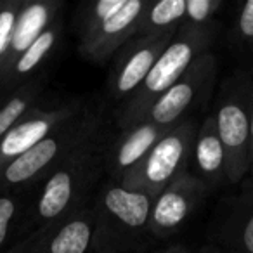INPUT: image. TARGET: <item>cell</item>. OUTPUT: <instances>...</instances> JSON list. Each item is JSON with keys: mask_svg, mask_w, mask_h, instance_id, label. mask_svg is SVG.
I'll return each instance as SVG.
<instances>
[{"mask_svg": "<svg viewBox=\"0 0 253 253\" xmlns=\"http://www.w3.org/2000/svg\"><path fill=\"white\" fill-rule=\"evenodd\" d=\"M109 135L104 134L57 167L39 184L23 229L26 234L64 220L80 210L95 194L104 170V151Z\"/></svg>", "mask_w": 253, "mask_h": 253, "instance_id": "1", "label": "cell"}, {"mask_svg": "<svg viewBox=\"0 0 253 253\" xmlns=\"http://www.w3.org/2000/svg\"><path fill=\"white\" fill-rule=\"evenodd\" d=\"M155 196L106 179L94 194L92 253H139L153 241L149 231Z\"/></svg>", "mask_w": 253, "mask_h": 253, "instance_id": "2", "label": "cell"}, {"mask_svg": "<svg viewBox=\"0 0 253 253\" xmlns=\"http://www.w3.org/2000/svg\"><path fill=\"white\" fill-rule=\"evenodd\" d=\"M106 134L104 106L84 108L54 134L0 169V191H30L73 155Z\"/></svg>", "mask_w": 253, "mask_h": 253, "instance_id": "3", "label": "cell"}, {"mask_svg": "<svg viewBox=\"0 0 253 253\" xmlns=\"http://www.w3.org/2000/svg\"><path fill=\"white\" fill-rule=\"evenodd\" d=\"M218 28H220V23L213 26H203V28L182 26L158 57L142 87L126 102L116 106L115 122L118 128H125L142 122L156 99L162 97L172 85H175L203 54L210 52Z\"/></svg>", "mask_w": 253, "mask_h": 253, "instance_id": "4", "label": "cell"}, {"mask_svg": "<svg viewBox=\"0 0 253 253\" xmlns=\"http://www.w3.org/2000/svg\"><path fill=\"white\" fill-rule=\"evenodd\" d=\"M146 0H94L78 5L73 26L78 54L92 64H106L128 40L137 35Z\"/></svg>", "mask_w": 253, "mask_h": 253, "instance_id": "5", "label": "cell"}, {"mask_svg": "<svg viewBox=\"0 0 253 253\" xmlns=\"http://www.w3.org/2000/svg\"><path fill=\"white\" fill-rule=\"evenodd\" d=\"M252 66L238 68L220 82L213 118L225 149L229 184L245 180L252 165Z\"/></svg>", "mask_w": 253, "mask_h": 253, "instance_id": "6", "label": "cell"}, {"mask_svg": "<svg viewBox=\"0 0 253 253\" xmlns=\"http://www.w3.org/2000/svg\"><path fill=\"white\" fill-rule=\"evenodd\" d=\"M198 126L200 123L194 118H187L173 126L156 142L144 162L123 177L120 184L128 189L146 191L151 196H158L189 167Z\"/></svg>", "mask_w": 253, "mask_h": 253, "instance_id": "7", "label": "cell"}, {"mask_svg": "<svg viewBox=\"0 0 253 253\" xmlns=\"http://www.w3.org/2000/svg\"><path fill=\"white\" fill-rule=\"evenodd\" d=\"M218 73V59L213 52H207L184 73L175 85L149 108L146 118L163 126H177L193 111L203 108L215 88ZM144 118V120H146Z\"/></svg>", "mask_w": 253, "mask_h": 253, "instance_id": "8", "label": "cell"}, {"mask_svg": "<svg viewBox=\"0 0 253 253\" xmlns=\"http://www.w3.org/2000/svg\"><path fill=\"white\" fill-rule=\"evenodd\" d=\"M177 32L149 37H134L113 57L108 77V92L116 106L126 102L142 87L148 75Z\"/></svg>", "mask_w": 253, "mask_h": 253, "instance_id": "9", "label": "cell"}, {"mask_svg": "<svg viewBox=\"0 0 253 253\" xmlns=\"http://www.w3.org/2000/svg\"><path fill=\"white\" fill-rule=\"evenodd\" d=\"M208 193V187L186 170L158 196H155L149 220V231L155 241L172 238L194 213Z\"/></svg>", "mask_w": 253, "mask_h": 253, "instance_id": "10", "label": "cell"}, {"mask_svg": "<svg viewBox=\"0 0 253 253\" xmlns=\"http://www.w3.org/2000/svg\"><path fill=\"white\" fill-rule=\"evenodd\" d=\"M173 126H163L151 120H142L130 126L120 128V134L108 139L104 151L106 177L122 182L123 177L137 169L151 153L156 142Z\"/></svg>", "mask_w": 253, "mask_h": 253, "instance_id": "11", "label": "cell"}, {"mask_svg": "<svg viewBox=\"0 0 253 253\" xmlns=\"http://www.w3.org/2000/svg\"><path fill=\"white\" fill-rule=\"evenodd\" d=\"M84 108L85 106L78 101L64 102L59 106H52V108L37 106L0 141V169L35 148L39 142H42L57 128H61L64 123L75 118Z\"/></svg>", "mask_w": 253, "mask_h": 253, "instance_id": "12", "label": "cell"}, {"mask_svg": "<svg viewBox=\"0 0 253 253\" xmlns=\"http://www.w3.org/2000/svg\"><path fill=\"white\" fill-rule=\"evenodd\" d=\"M187 170L196 179H200L208 187V191H213L229 182L225 149L218 137L213 113L205 116L198 126Z\"/></svg>", "mask_w": 253, "mask_h": 253, "instance_id": "13", "label": "cell"}, {"mask_svg": "<svg viewBox=\"0 0 253 253\" xmlns=\"http://www.w3.org/2000/svg\"><path fill=\"white\" fill-rule=\"evenodd\" d=\"M94 198L64 220L42 227L39 253H92Z\"/></svg>", "mask_w": 253, "mask_h": 253, "instance_id": "14", "label": "cell"}, {"mask_svg": "<svg viewBox=\"0 0 253 253\" xmlns=\"http://www.w3.org/2000/svg\"><path fill=\"white\" fill-rule=\"evenodd\" d=\"M64 4L61 0H23L21 9L16 18L14 32H12L11 47H9L5 66H11L19 56L32 47V43L45 32V28L61 16ZM2 70V73H4ZM0 73V75H2Z\"/></svg>", "mask_w": 253, "mask_h": 253, "instance_id": "15", "label": "cell"}, {"mask_svg": "<svg viewBox=\"0 0 253 253\" xmlns=\"http://www.w3.org/2000/svg\"><path fill=\"white\" fill-rule=\"evenodd\" d=\"M61 35H63V14L57 16L47 26L45 32L32 43V47L23 56H19L11 66L5 68L4 73L0 75V90L9 94L14 88L37 78L35 73L45 64V61L59 45Z\"/></svg>", "mask_w": 253, "mask_h": 253, "instance_id": "16", "label": "cell"}, {"mask_svg": "<svg viewBox=\"0 0 253 253\" xmlns=\"http://www.w3.org/2000/svg\"><path fill=\"white\" fill-rule=\"evenodd\" d=\"M220 239L234 253H253V180L231 205L220 229Z\"/></svg>", "mask_w": 253, "mask_h": 253, "instance_id": "17", "label": "cell"}, {"mask_svg": "<svg viewBox=\"0 0 253 253\" xmlns=\"http://www.w3.org/2000/svg\"><path fill=\"white\" fill-rule=\"evenodd\" d=\"M43 87H45V82L37 77L28 84L5 94V97L0 102V141L26 115H30L37 108L40 97H42Z\"/></svg>", "mask_w": 253, "mask_h": 253, "instance_id": "18", "label": "cell"}, {"mask_svg": "<svg viewBox=\"0 0 253 253\" xmlns=\"http://www.w3.org/2000/svg\"><path fill=\"white\" fill-rule=\"evenodd\" d=\"M187 0H160L149 2L141 18L135 37L160 35L179 32L186 23Z\"/></svg>", "mask_w": 253, "mask_h": 253, "instance_id": "19", "label": "cell"}, {"mask_svg": "<svg viewBox=\"0 0 253 253\" xmlns=\"http://www.w3.org/2000/svg\"><path fill=\"white\" fill-rule=\"evenodd\" d=\"M30 205L28 191H0V252L16 227L23 229Z\"/></svg>", "mask_w": 253, "mask_h": 253, "instance_id": "20", "label": "cell"}, {"mask_svg": "<svg viewBox=\"0 0 253 253\" xmlns=\"http://www.w3.org/2000/svg\"><path fill=\"white\" fill-rule=\"evenodd\" d=\"M229 42L238 57L253 63V0H246L238 7L229 33Z\"/></svg>", "mask_w": 253, "mask_h": 253, "instance_id": "21", "label": "cell"}, {"mask_svg": "<svg viewBox=\"0 0 253 253\" xmlns=\"http://www.w3.org/2000/svg\"><path fill=\"white\" fill-rule=\"evenodd\" d=\"M21 4L23 0H2V5H0V73L7 61L12 32H14L16 18Z\"/></svg>", "mask_w": 253, "mask_h": 253, "instance_id": "22", "label": "cell"}, {"mask_svg": "<svg viewBox=\"0 0 253 253\" xmlns=\"http://www.w3.org/2000/svg\"><path fill=\"white\" fill-rule=\"evenodd\" d=\"M224 7L222 0H187L184 26H213L218 25L217 16Z\"/></svg>", "mask_w": 253, "mask_h": 253, "instance_id": "23", "label": "cell"}, {"mask_svg": "<svg viewBox=\"0 0 253 253\" xmlns=\"http://www.w3.org/2000/svg\"><path fill=\"white\" fill-rule=\"evenodd\" d=\"M42 236H43L42 229H37V231L30 232V234H25L19 241H16L14 245L9 246V248L2 253H39Z\"/></svg>", "mask_w": 253, "mask_h": 253, "instance_id": "24", "label": "cell"}, {"mask_svg": "<svg viewBox=\"0 0 253 253\" xmlns=\"http://www.w3.org/2000/svg\"><path fill=\"white\" fill-rule=\"evenodd\" d=\"M160 253H191V252L184 245H173V246H170V248L163 250V252H160Z\"/></svg>", "mask_w": 253, "mask_h": 253, "instance_id": "25", "label": "cell"}, {"mask_svg": "<svg viewBox=\"0 0 253 253\" xmlns=\"http://www.w3.org/2000/svg\"><path fill=\"white\" fill-rule=\"evenodd\" d=\"M198 253H222V252L215 248V246H205V248H201Z\"/></svg>", "mask_w": 253, "mask_h": 253, "instance_id": "26", "label": "cell"}, {"mask_svg": "<svg viewBox=\"0 0 253 253\" xmlns=\"http://www.w3.org/2000/svg\"><path fill=\"white\" fill-rule=\"evenodd\" d=\"M253 71V66H252ZM252 158H253V108H252Z\"/></svg>", "mask_w": 253, "mask_h": 253, "instance_id": "27", "label": "cell"}, {"mask_svg": "<svg viewBox=\"0 0 253 253\" xmlns=\"http://www.w3.org/2000/svg\"><path fill=\"white\" fill-rule=\"evenodd\" d=\"M248 175H250V180H253V158H252V165H250V170H248Z\"/></svg>", "mask_w": 253, "mask_h": 253, "instance_id": "28", "label": "cell"}, {"mask_svg": "<svg viewBox=\"0 0 253 253\" xmlns=\"http://www.w3.org/2000/svg\"><path fill=\"white\" fill-rule=\"evenodd\" d=\"M0 5H2V0H0Z\"/></svg>", "mask_w": 253, "mask_h": 253, "instance_id": "29", "label": "cell"}, {"mask_svg": "<svg viewBox=\"0 0 253 253\" xmlns=\"http://www.w3.org/2000/svg\"><path fill=\"white\" fill-rule=\"evenodd\" d=\"M153 253H160V252H153Z\"/></svg>", "mask_w": 253, "mask_h": 253, "instance_id": "30", "label": "cell"}]
</instances>
